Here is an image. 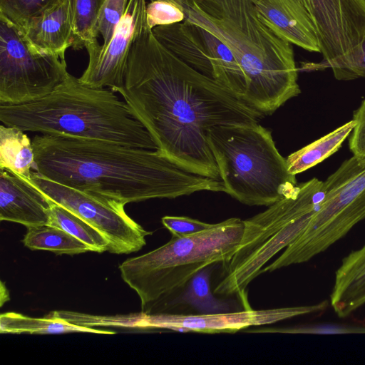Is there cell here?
<instances>
[{"label": "cell", "mask_w": 365, "mask_h": 365, "mask_svg": "<svg viewBox=\"0 0 365 365\" xmlns=\"http://www.w3.org/2000/svg\"><path fill=\"white\" fill-rule=\"evenodd\" d=\"M158 150L188 171L220 179L207 140L221 124H252L263 117L215 79L177 57L146 25L136 36L117 90Z\"/></svg>", "instance_id": "cell-1"}, {"label": "cell", "mask_w": 365, "mask_h": 365, "mask_svg": "<svg viewBox=\"0 0 365 365\" xmlns=\"http://www.w3.org/2000/svg\"><path fill=\"white\" fill-rule=\"evenodd\" d=\"M32 144L34 170L41 176L124 205L226 192L221 180L191 173L158 150L42 134Z\"/></svg>", "instance_id": "cell-2"}, {"label": "cell", "mask_w": 365, "mask_h": 365, "mask_svg": "<svg viewBox=\"0 0 365 365\" xmlns=\"http://www.w3.org/2000/svg\"><path fill=\"white\" fill-rule=\"evenodd\" d=\"M185 20L217 37L232 53L246 80L243 101L270 115L297 96L292 43L280 38L258 17L254 0H171Z\"/></svg>", "instance_id": "cell-3"}, {"label": "cell", "mask_w": 365, "mask_h": 365, "mask_svg": "<svg viewBox=\"0 0 365 365\" xmlns=\"http://www.w3.org/2000/svg\"><path fill=\"white\" fill-rule=\"evenodd\" d=\"M0 120L24 132L158 150L125 101L111 89L86 86L70 73L55 90L36 101L0 105Z\"/></svg>", "instance_id": "cell-4"}, {"label": "cell", "mask_w": 365, "mask_h": 365, "mask_svg": "<svg viewBox=\"0 0 365 365\" xmlns=\"http://www.w3.org/2000/svg\"><path fill=\"white\" fill-rule=\"evenodd\" d=\"M244 227V220L229 218L188 236H172L161 247L124 261L120 275L138 294L141 312L158 313L198 272L227 263L241 243Z\"/></svg>", "instance_id": "cell-5"}, {"label": "cell", "mask_w": 365, "mask_h": 365, "mask_svg": "<svg viewBox=\"0 0 365 365\" xmlns=\"http://www.w3.org/2000/svg\"><path fill=\"white\" fill-rule=\"evenodd\" d=\"M207 140L225 192L243 204L269 206L297 185L271 132L258 123L216 125Z\"/></svg>", "instance_id": "cell-6"}, {"label": "cell", "mask_w": 365, "mask_h": 365, "mask_svg": "<svg viewBox=\"0 0 365 365\" xmlns=\"http://www.w3.org/2000/svg\"><path fill=\"white\" fill-rule=\"evenodd\" d=\"M68 73L65 58L36 51L22 29L0 15V105L36 101Z\"/></svg>", "instance_id": "cell-7"}, {"label": "cell", "mask_w": 365, "mask_h": 365, "mask_svg": "<svg viewBox=\"0 0 365 365\" xmlns=\"http://www.w3.org/2000/svg\"><path fill=\"white\" fill-rule=\"evenodd\" d=\"M27 179L54 203L76 215L96 230L108 242V252L129 254L146 244L153 232L145 230L129 217L124 204L95 196L60 184L33 170Z\"/></svg>", "instance_id": "cell-8"}, {"label": "cell", "mask_w": 365, "mask_h": 365, "mask_svg": "<svg viewBox=\"0 0 365 365\" xmlns=\"http://www.w3.org/2000/svg\"><path fill=\"white\" fill-rule=\"evenodd\" d=\"M319 209L302 234L327 250L365 218V158L344 161L324 181Z\"/></svg>", "instance_id": "cell-9"}, {"label": "cell", "mask_w": 365, "mask_h": 365, "mask_svg": "<svg viewBox=\"0 0 365 365\" xmlns=\"http://www.w3.org/2000/svg\"><path fill=\"white\" fill-rule=\"evenodd\" d=\"M157 39L173 53L243 101L245 75L229 48L202 27L187 20L153 29Z\"/></svg>", "instance_id": "cell-10"}, {"label": "cell", "mask_w": 365, "mask_h": 365, "mask_svg": "<svg viewBox=\"0 0 365 365\" xmlns=\"http://www.w3.org/2000/svg\"><path fill=\"white\" fill-rule=\"evenodd\" d=\"M323 61L311 69L331 68L341 80L356 60L365 35V0H308Z\"/></svg>", "instance_id": "cell-11"}, {"label": "cell", "mask_w": 365, "mask_h": 365, "mask_svg": "<svg viewBox=\"0 0 365 365\" xmlns=\"http://www.w3.org/2000/svg\"><path fill=\"white\" fill-rule=\"evenodd\" d=\"M325 300L319 304L269 309L247 308L212 314H142L141 328L166 329L199 333H235L254 327L272 324L295 317L324 311Z\"/></svg>", "instance_id": "cell-12"}, {"label": "cell", "mask_w": 365, "mask_h": 365, "mask_svg": "<svg viewBox=\"0 0 365 365\" xmlns=\"http://www.w3.org/2000/svg\"><path fill=\"white\" fill-rule=\"evenodd\" d=\"M147 0H129L125 13L117 26L110 40L87 47L88 63L79 78L83 84L114 92L124 82L128 57L131 46L142 29L148 24Z\"/></svg>", "instance_id": "cell-13"}, {"label": "cell", "mask_w": 365, "mask_h": 365, "mask_svg": "<svg viewBox=\"0 0 365 365\" xmlns=\"http://www.w3.org/2000/svg\"><path fill=\"white\" fill-rule=\"evenodd\" d=\"M53 202L27 179L0 169V220L26 227L49 223Z\"/></svg>", "instance_id": "cell-14"}, {"label": "cell", "mask_w": 365, "mask_h": 365, "mask_svg": "<svg viewBox=\"0 0 365 365\" xmlns=\"http://www.w3.org/2000/svg\"><path fill=\"white\" fill-rule=\"evenodd\" d=\"M258 17L277 35L305 50L320 52L313 19L299 0H254Z\"/></svg>", "instance_id": "cell-15"}, {"label": "cell", "mask_w": 365, "mask_h": 365, "mask_svg": "<svg viewBox=\"0 0 365 365\" xmlns=\"http://www.w3.org/2000/svg\"><path fill=\"white\" fill-rule=\"evenodd\" d=\"M21 29L36 51L65 58L66 51L72 46L73 40L69 0H61Z\"/></svg>", "instance_id": "cell-16"}, {"label": "cell", "mask_w": 365, "mask_h": 365, "mask_svg": "<svg viewBox=\"0 0 365 365\" xmlns=\"http://www.w3.org/2000/svg\"><path fill=\"white\" fill-rule=\"evenodd\" d=\"M331 305L344 318L365 304V245L342 259L335 273Z\"/></svg>", "instance_id": "cell-17"}, {"label": "cell", "mask_w": 365, "mask_h": 365, "mask_svg": "<svg viewBox=\"0 0 365 365\" xmlns=\"http://www.w3.org/2000/svg\"><path fill=\"white\" fill-rule=\"evenodd\" d=\"M212 267V265L207 267L195 274L181 291L157 314H183L185 310L191 312V314H212L233 311L231 302L216 297L211 289Z\"/></svg>", "instance_id": "cell-18"}, {"label": "cell", "mask_w": 365, "mask_h": 365, "mask_svg": "<svg viewBox=\"0 0 365 365\" xmlns=\"http://www.w3.org/2000/svg\"><path fill=\"white\" fill-rule=\"evenodd\" d=\"M0 331L2 334H61L84 332L114 334L115 332L96 329L69 322L49 314L46 317L33 318L16 312H7L0 316Z\"/></svg>", "instance_id": "cell-19"}, {"label": "cell", "mask_w": 365, "mask_h": 365, "mask_svg": "<svg viewBox=\"0 0 365 365\" xmlns=\"http://www.w3.org/2000/svg\"><path fill=\"white\" fill-rule=\"evenodd\" d=\"M35 168L32 141L24 132L14 126H0V169H7L29 178Z\"/></svg>", "instance_id": "cell-20"}, {"label": "cell", "mask_w": 365, "mask_h": 365, "mask_svg": "<svg viewBox=\"0 0 365 365\" xmlns=\"http://www.w3.org/2000/svg\"><path fill=\"white\" fill-rule=\"evenodd\" d=\"M355 122L351 120L336 128L319 139L292 153L286 158L289 172L296 175L336 153L351 133Z\"/></svg>", "instance_id": "cell-21"}, {"label": "cell", "mask_w": 365, "mask_h": 365, "mask_svg": "<svg viewBox=\"0 0 365 365\" xmlns=\"http://www.w3.org/2000/svg\"><path fill=\"white\" fill-rule=\"evenodd\" d=\"M22 242L30 250L50 251L56 255L91 252L85 243L76 237L49 224L27 227Z\"/></svg>", "instance_id": "cell-22"}, {"label": "cell", "mask_w": 365, "mask_h": 365, "mask_svg": "<svg viewBox=\"0 0 365 365\" xmlns=\"http://www.w3.org/2000/svg\"><path fill=\"white\" fill-rule=\"evenodd\" d=\"M73 27L72 48L80 50L98 43V15L104 0H69Z\"/></svg>", "instance_id": "cell-23"}, {"label": "cell", "mask_w": 365, "mask_h": 365, "mask_svg": "<svg viewBox=\"0 0 365 365\" xmlns=\"http://www.w3.org/2000/svg\"><path fill=\"white\" fill-rule=\"evenodd\" d=\"M48 224L59 227L76 237L85 243L91 252H103L108 250V240L98 230L68 210L54 202L51 207Z\"/></svg>", "instance_id": "cell-24"}, {"label": "cell", "mask_w": 365, "mask_h": 365, "mask_svg": "<svg viewBox=\"0 0 365 365\" xmlns=\"http://www.w3.org/2000/svg\"><path fill=\"white\" fill-rule=\"evenodd\" d=\"M61 0H0V15L24 28L32 19Z\"/></svg>", "instance_id": "cell-25"}, {"label": "cell", "mask_w": 365, "mask_h": 365, "mask_svg": "<svg viewBox=\"0 0 365 365\" xmlns=\"http://www.w3.org/2000/svg\"><path fill=\"white\" fill-rule=\"evenodd\" d=\"M247 332L308 334L325 335L365 334V325L324 323L294 326L283 328H262L253 330H248Z\"/></svg>", "instance_id": "cell-26"}, {"label": "cell", "mask_w": 365, "mask_h": 365, "mask_svg": "<svg viewBox=\"0 0 365 365\" xmlns=\"http://www.w3.org/2000/svg\"><path fill=\"white\" fill-rule=\"evenodd\" d=\"M146 18L149 27L153 29L158 26L182 22L185 19V14L182 8L171 0H149L146 4Z\"/></svg>", "instance_id": "cell-27"}, {"label": "cell", "mask_w": 365, "mask_h": 365, "mask_svg": "<svg viewBox=\"0 0 365 365\" xmlns=\"http://www.w3.org/2000/svg\"><path fill=\"white\" fill-rule=\"evenodd\" d=\"M129 0H104L97 22V31L103 38V45L110 40L117 26L123 19Z\"/></svg>", "instance_id": "cell-28"}, {"label": "cell", "mask_w": 365, "mask_h": 365, "mask_svg": "<svg viewBox=\"0 0 365 365\" xmlns=\"http://www.w3.org/2000/svg\"><path fill=\"white\" fill-rule=\"evenodd\" d=\"M161 222L174 237L188 236L205 230L212 225L182 216H165Z\"/></svg>", "instance_id": "cell-29"}, {"label": "cell", "mask_w": 365, "mask_h": 365, "mask_svg": "<svg viewBox=\"0 0 365 365\" xmlns=\"http://www.w3.org/2000/svg\"><path fill=\"white\" fill-rule=\"evenodd\" d=\"M354 128L349 138V149L353 155L365 158V99L354 112Z\"/></svg>", "instance_id": "cell-30"}, {"label": "cell", "mask_w": 365, "mask_h": 365, "mask_svg": "<svg viewBox=\"0 0 365 365\" xmlns=\"http://www.w3.org/2000/svg\"><path fill=\"white\" fill-rule=\"evenodd\" d=\"M357 78H365V35L356 60L345 71L341 80L349 81Z\"/></svg>", "instance_id": "cell-31"}, {"label": "cell", "mask_w": 365, "mask_h": 365, "mask_svg": "<svg viewBox=\"0 0 365 365\" xmlns=\"http://www.w3.org/2000/svg\"><path fill=\"white\" fill-rule=\"evenodd\" d=\"M302 4L308 9V0H299ZM309 11V10H308Z\"/></svg>", "instance_id": "cell-32"}]
</instances>
